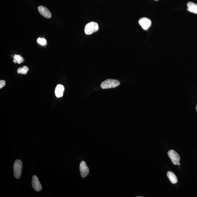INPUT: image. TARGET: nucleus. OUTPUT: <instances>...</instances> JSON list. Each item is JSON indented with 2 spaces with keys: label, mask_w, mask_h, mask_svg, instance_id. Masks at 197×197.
<instances>
[{
  "label": "nucleus",
  "mask_w": 197,
  "mask_h": 197,
  "mask_svg": "<svg viewBox=\"0 0 197 197\" xmlns=\"http://www.w3.org/2000/svg\"><path fill=\"white\" fill-rule=\"evenodd\" d=\"M22 170V162L20 159H17L14 164V174L17 179L21 177Z\"/></svg>",
  "instance_id": "1"
},
{
  "label": "nucleus",
  "mask_w": 197,
  "mask_h": 197,
  "mask_svg": "<svg viewBox=\"0 0 197 197\" xmlns=\"http://www.w3.org/2000/svg\"><path fill=\"white\" fill-rule=\"evenodd\" d=\"M120 85V82L114 79H108L102 82L101 84V87L103 89H108L115 88Z\"/></svg>",
  "instance_id": "2"
},
{
  "label": "nucleus",
  "mask_w": 197,
  "mask_h": 197,
  "mask_svg": "<svg viewBox=\"0 0 197 197\" xmlns=\"http://www.w3.org/2000/svg\"><path fill=\"white\" fill-rule=\"evenodd\" d=\"M99 30V26L97 23L91 22L85 26L84 32L87 35H91Z\"/></svg>",
  "instance_id": "3"
},
{
  "label": "nucleus",
  "mask_w": 197,
  "mask_h": 197,
  "mask_svg": "<svg viewBox=\"0 0 197 197\" xmlns=\"http://www.w3.org/2000/svg\"><path fill=\"white\" fill-rule=\"evenodd\" d=\"M167 154L174 165H178L180 159L179 154L175 150H169L167 153Z\"/></svg>",
  "instance_id": "4"
},
{
  "label": "nucleus",
  "mask_w": 197,
  "mask_h": 197,
  "mask_svg": "<svg viewBox=\"0 0 197 197\" xmlns=\"http://www.w3.org/2000/svg\"><path fill=\"white\" fill-rule=\"evenodd\" d=\"M80 174L82 178H84L89 173V169L84 161H82L80 165Z\"/></svg>",
  "instance_id": "5"
},
{
  "label": "nucleus",
  "mask_w": 197,
  "mask_h": 197,
  "mask_svg": "<svg viewBox=\"0 0 197 197\" xmlns=\"http://www.w3.org/2000/svg\"><path fill=\"white\" fill-rule=\"evenodd\" d=\"M32 185L33 188L37 192L40 191L42 189L41 184L36 175L32 176Z\"/></svg>",
  "instance_id": "6"
},
{
  "label": "nucleus",
  "mask_w": 197,
  "mask_h": 197,
  "mask_svg": "<svg viewBox=\"0 0 197 197\" xmlns=\"http://www.w3.org/2000/svg\"><path fill=\"white\" fill-rule=\"evenodd\" d=\"M39 12L44 17L50 18L52 17V14L47 8L43 6H40L38 7Z\"/></svg>",
  "instance_id": "7"
},
{
  "label": "nucleus",
  "mask_w": 197,
  "mask_h": 197,
  "mask_svg": "<svg viewBox=\"0 0 197 197\" xmlns=\"http://www.w3.org/2000/svg\"><path fill=\"white\" fill-rule=\"evenodd\" d=\"M139 23L143 29L144 30H147L151 25V21L149 18L143 17L140 19Z\"/></svg>",
  "instance_id": "8"
},
{
  "label": "nucleus",
  "mask_w": 197,
  "mask_h": 197,
  "mask_svg": "<svg viewBox=\"0 0 197 197\" xmlns=\"http://www.w3.org/2000/svg\"><path fill=\"white\" fill-rule=\"evenodd\" d=\"M64 89V87L63 85L60 84L57 85L55 91V95L56 97H62L63 95Z\"/></svg>",
  "instance_id": "9"
},
{
  "label": "nucleus",
  "mask_w": 197,
  "mask_h": 197,
  "mask_svg": "<svg viewBox=\"0 0 197 197\" xmlns=\"http://www.w3.org/2000/svg\"><path fill=\"white\" fill-rule=\"evenodd\" d=\"M187 10L191 12L197 14V4L190 1L187 3Z\"/></svg>",
  "instance_id": "10"
},
{
  "label": "nucleus",
  "mask_w": 197,
  "mask_h": 197,
  "mask_svg": "<svg viewBox=\"0 0 197 197\" xmlns=\"http://www.w3.org/2000/svg\"><path fill=\"white\" fill-rule=\"evenodd\" d=\"M167 176L170 182L173 184H176L178 182V179L176 175L173 172L169 171L167 173Z\"/></svg>",
  "instance_id": "11"
},
{
  "label": "nucleus",
  "mask_w": 197,
  "mask_h": 197,
  "mask_svg": "<svg viewBox=\"0 0 197 197\" xmlns=\"http://www.w3.org/2000/svg\"><path fill=\"white\" fill-rule=\"evenodd\" d=\"M29 70V68L26 66H24L23 67L19 68L17 70V73L19 74H26Z\"/></svg>",
  "instance_id": "12"
},
{
  "label": "nucleus",
  "mask_w": 197,
  "mask_h": 197,
  "mask_svg": "<svg viewBox=\"0 0 197 197\" xmlns=\"http://www.w3.org/2000/svg\"><path fill=\"white\" fill-rule=\"evenodd\" d=\"M14 59L16 60L19 64H21L24 61V60L21 55H15L14 56Z\"/></svg>",
  "instance_id": "13"
},
{
  "label": "nucleus",
  "mask_w": 197,
  "mask_h": 197,
  "mask_svg": "<svg viewBox=\"0 0 197 197\" xmlns=\"http://www.w3.org/2000/svg\"><path fill=\"white\" fill-rule=\"evenodd\" d=\"M37 42L39 44L42 45H45L46 43V40L44 38H38L37 40Z\"/></svg>",
  "instance_id": "14"
},
{
  "label": "nucleus",
  "mask_w": 197,
  "mask_h": 197,
  "mask_svg": "<svg viewBox=\"0 0 197 197\" xmlns=\"http://www.w3.org/2000/svg\"><path fill=\"white\" fill-rule=\"evenodd\" d=\"M6 82L4 80H1L0 81V88H1L5 86Z\"/></svg>",
  "instance_id": "15"
},
{
  "label": "nucleus",
  "mask_w": 197,
  "mask_h": 197,
  "mask_svg": "<svg viewBox=\"0 0 197 197\" xmlns=\"http://www.w3.org/2000/svg\"><path fill=\"white\" fill-rule=\"evenodd\" d=\"M180 162H179V163H178V165L179 166L180 165Z\"/></svg>",
  "instance_id": "16"
},
{
  "label": "nucleus",
  "mask_w": 197,
  "mask_h": 197,
  "mask_svg": "<svg viewBox=\"0 0 197 197\" xmlns=\"http://www.w3.org/2000/svg\"><path fill=\"white\" fill-rule=\"evenodd\" d=\"M196 111H197V106L196 107Z\"/></svg>",
  "instance_id": "17"
},
{
  "label": "nucleus",
  "mask_w": 197,
  "mask_h": 197,
  "mask_svg": "<svg viewBox=\"0 0 197 197\" xmlns=\"http://www.w3.org/2000/svg\"><path fill=\"white\" fill-rule=\"evenodd\" d=\"M142 196H136V197H142Z\"/></svg>",
  "instance_id": "18"
},
{
  "label": "nucleus",
  "mask_w": 197,
  "mask_h": 197,
  "mask_svg": "<svg viewBox=\"0 0 197 197\" xmlns=\"http://www.w3.org/2000/svg\"><path fill=\"white\" fill-rule=\"evenodd\" d=\"M155 1H158V0H155Z\"/></svg>",
  "instance_id": "19"
}]
</instances>
